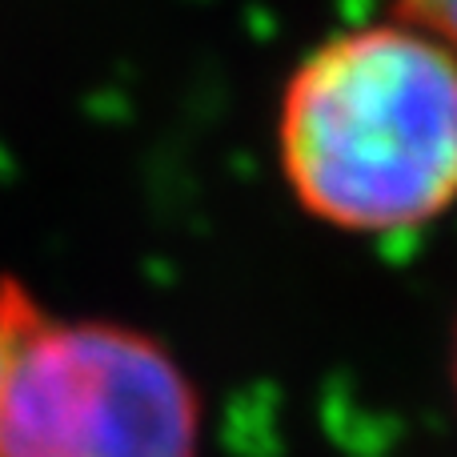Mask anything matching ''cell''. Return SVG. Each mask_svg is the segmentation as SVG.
<instances>
[{
  "mask_svg": "<svg viewBox=\"0 0 457 457\" xmlns=\"http://www.w3.org/2000/svg\"><path fill=\"white\" fill-rule=\"evenodd\" d=\"M0 457H201L197 381L161 337L0 281Z\"/></svg>",
  "mask_w": 457,
  "mask_h": 457,
  "instance_id": "2",
  "label": "cell"
},
{
  "mask_svg": "<svg viewBox=\"0 0 457 457\" xmlns=\"http://www.w3.org/2000/svg\"><path fill=\"white\" fill-rule=\"evenodd\" d=\"M0 361H4V337H0Z\"/></svg>",
  "mask_w": 457,
  "mask_h": 457,
  "instance_id": "5",
  "label": "cell"
},
{
  "mask_svg": "<svg viewBox=\"0 0 457 457\" xmlns=\"http://www.w3.org/2000/svg\"><path fill=\"white\" fill-rule=\"evenodd\" d=\"M273 149L301 213L337 233L434 225L457 205V53L394 16L317 40L281 85Z\"/></svg>",
  "mask_w": 457,
  "mask_h": 457,
  "instance_id": "1",
  "label": "cell"
},
{
  "mask_svg": "<svg viewBox=\"0 0 457 457\" xmlns=\"http://www.w3.org/2000/svg\"><path fill=\"white\" fill-rule=\"evenodd\" d=\"M450 381H453V402H457V325H453V357H450Z\"/></svg>",
  "mask_w": 457,
  "mask_h": 457,
  "instance_id": "4",
  "label": "cell"
},
{
  "mask_svg": "<svg viewBox=\"0 0 457 457\" xmlns=\"http://www.w3.org/2000/svg\"><path fill=\"white\" fill-rule=\"evenodd\" d=\"M389 16L457 53V0H389Z\"/></svg>",
  "mask_w": 457,
  "mask_h": 457,
  "instance_id": "3",
  "label": "cell"
}]
</instances>
